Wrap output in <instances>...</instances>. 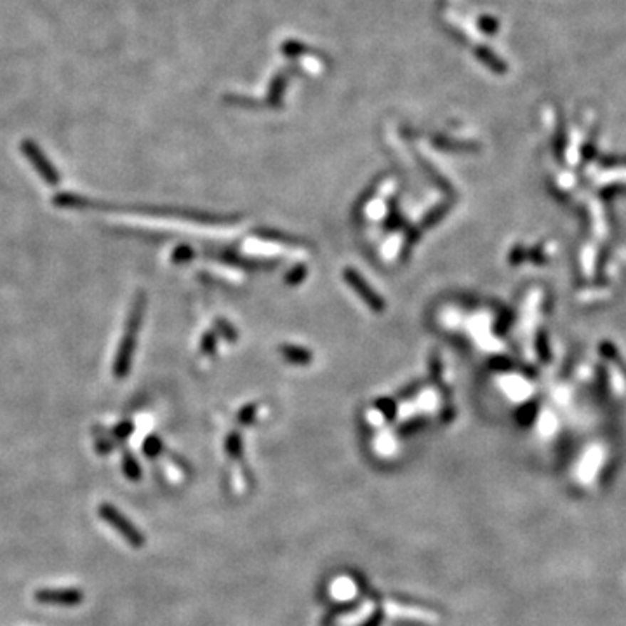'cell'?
I'll use <instances>...</instances> for the list:
<instances>
[{
	"label": "cell",
	"mask_w": 626,
	"mask_h": 626,
	"mask_svg": "<svg viewBox=\"0 0 626 626\" xmlns=\"http://www.w3.org/2000/svg\"><path fill=\"white\" fill-rule=\"evenodd\" d=\"M98 511H100V517L110 527H113L129 545L135 546V548H141L145 545V536L140 533V529L125 515H122L115 506L103 503V505H100V508H98Z\"/></svg>",
	"instance_id": "1"
},
{
	"label": "cell",
	"mask_w": 626,
	"mask_h": 626,
	"mask_svg": "<svg viewBox=\"0 0 626 626\" xmlns=\"http://www.w3.org/2000/svg\"><path fill=\"white\" fill-rule=\"evenodd\" d=\"M21 148H23V152H25V155L28 157L31 162H33L35 167H37V171L41 172V174L44 176L47 181H49V183H54V181H58V174H56V172H54L53 165H51L49 160H47L46 157H44V153L41 152V148H38L37 145L33 143V141L26 140L25 143H23Z\"/></svg>",
	"instance_id": "3"
},
{
	"label": "cell",
	"mask_w": 626,
	"mask_h": 626,
	"mask_svg": "<svg viewBox=\"0 0 626 626\" xmlns=\"http://www.w3.org/2000/svg\"><path fill=\"white\" fill-rule=\"evenodd\" d=\"M35 600L47 605L72 607L82 602V592L77 588H42L35 592Z\"/></svg>",
	"instance_id": "2"
},
{
	"label": "cell",
	"mask_w": 626,
	"mask_h": 626,
	"mask_svg": "<svg viewBox=\"0 0 626 626\" xmlns=\"http://www.w3.org/2000/svg\"><path fill=\"white\" fill-rule=\"evenodd\" d=\"M380 621H381V616H374L372 620L369 621V623L365 625V626H377V625H380Z\"/></svg>",
	"instance_id": "4"
}]
</instances>
